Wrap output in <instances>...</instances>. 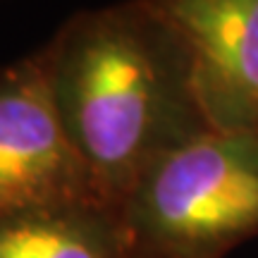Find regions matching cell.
<instances>
[{
    "mask_svg": "<svg viewBox=\"0 0 258 258\" xmlns=\"http://www.w3.org/2000/svg\"><path fill=\"white\" fill-rule=\"evenodd\" d=\"M41 57L60 120L115 211L158 158L213 129L184 38L148 0L74 15Z\"/></svg>",
    "mask_w": 258,
    "mask_h": 258,
    "instance_id": "cell-1",
    "label": "cell"
},
{
    "mask_svg": "<svg viewBox=\"0 0 258 258\" xmlns=\"http://www.w3.org/2000/svg\"><path fill=\"white\" fill-rule=\"evenodd\" d=\"M134 258H203L258 230V132H218L158 158L117 208Z\"/></svg>",
    "mask_w": 258,
    "mask_h": 258,
    "instance_id": "cell-2",
    "label": "cell"
},
{
    "mask_svg": "<svg viewBox=\"0 0 258 258\" xmlns=\"http://www.w3.org/2000/svg\"><path fill=\"white\" fill-rule=\"evenodd\" d=\"M77 203L108 206L60 120L38 50L0 70V218Z\"/></svg>",
    "mask_w": 258,
    "mask_h": 258,
    "instance_id": "cell-3",
    "label": "cell"
},
{
    "mask_svg": "<svg viewBox=\"0 0 258 258\" xmlns=\"http://www.w3.org/2000/svg\"><path fill=\"white\" fill-rule=\"evenodd\" d=\"M184 38L218 132H258V0H148Z\"/></svg>",
    "mask_w": 258,
    "mask_h": 258,
    "instance_id": "cell-4",
    "label": "cell"
},
{
    "mask_svg": "<svg viewBox=\"0 0 258 258\" xmlns=\"http://www.w3.org/2000/svg\"><path fill=\"white\" fill-rule=\"evenodd\" d=\"M0 258H134L115 208L77 203L0 218Z\"/></svg>",
    "mask_w": 258,
    "mask_h": 258,
    "instance_id": "cell-5",
    "label": "cell"
}]
</instances>
